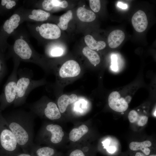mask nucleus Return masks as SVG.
I'll use <instances>...</instances> for the list:
<instances>
[{
    "label": "nucleus",
    "instance_id": "obj_15",
    "mask_svg": "<svg viewBox=\"0 0 156 156\" xmlns=\"http://www.w3.org/2000/svg\"><path fill=\"white\" fill-rule=\"evenodd\" d=\"M77 16L81 21L84 22H91L96 18L95 13L90 10L83 7L79 8L77 11Z\"/></svg>",
    "mask_w": 156,
    "mask_h": 156
},
{
    "label": "nucleus",
    "instance_id": "obj_9",
    "mask_svg": "<svg viewBox=\"0 0 156 156\" xmlns=\"http://www.w3.org/2000/svg\"><path fill=\"white\" fill-rule=\"evenodd\" d=\"M39 31L40 35L47 39H57L60 38L61 35L59 27L55 24H43L39 27Z\"/></svg>",
    "mask_w": 156,
    "mask_h": 156
},
{
    "label": "nucleus",
    "instance_id": "obj_25",
    "mask_svg": "<svg viewBox=\"0 0 156 156\" xmlns=\"http://www.w3.org/2000/svg\"><path fill=\"white\" fill-rule=\"evenodd\" d=\"M89 4L90 8L94 12H99L101 8L100 1L99 0H90Z\"/></svg>",
    "mask_w": 156,
    "mask_h": 156
},
{
    "label": "nucleus",
    "instance_id": "obj_26",
    "mask_svg": "<svg viewBox=\"0 0 156 156\" xmlns=\"http://www.w3.org/2000/svg\"><path fill=\"white\" fill-rule=\"evenodd\" d=\"M111 68L112 70L117 71L118 70V57L115 54H112L111 56Z\"/></svg>",
    "mask_w": 156,
    "mask_h": 156
},
{
    "label": "nucleus",
    "instance_id": "obj_12",
    "mask_svg": "<svg viewBox=\"0 0 156 156\" xmlns=\"http://www.w3.org/2000/svg\"><path fill=\"white\" fill-rule=\"evenodd\" d=\"M125 38V34L122 30L116 29L113 31L109 34L108 38L109 46L112 48H115L118 47Z\"/></svg>",
    "mask_w": 156,
    "mask_h": 156
},
{
    "label": "nucleus",
    "instance_id": "obj_36",
    "mask_svg": "<svg viewBox=\"0 0 156 156\" xmlns=\"http://www.w3.org/2000/svg\"><path fill=\"white\" fill-rule=\"evenodd\" d=\"M149 156H156V155H149Z\"/></svg>",
    "mask_w": 156,
    "mask_h": 156
},
{
    "label": "nucleus",
    "instance_id": "obj_33",
    "mask_svg": "<svg viewBox=\"0 0 156 156\" xmlns=\"http://www.w3.org/2000/svg\"><path fill=\"white\" fill-rule=\"evenodd\" d=\"M14 156H32L29 153L20 152Z\"/></svg>",
    "mask_w": 156,
    "mask_h": 156
},
{
    "label": "nucleus",
    "instance_id": "obj_19",
    "mask_svg": "<svg viewBox=\"0 0 156 156\" xmlns=\"http://www.w3.org/2000/svg\"><path fill=\"white\" fill-rule=\"evenodd\" d=\"M88 131V127L85 125H82L78 128H74L69 133V138L73 142H76L79 140Z\"/></svg>",
    "mask_w": 156,
    "mask_h": 156
},
{
    "label": "nucleus",
    "instance_id": "obj_18",
    "mask_svg": "<svg viewBox=\"0 0 156 156\" xmlns=\"http://www.w3.org/2000/svg\"><path fill=\"white\" fill-rule=\"evenodd\" d=\"M129 121L132 123H136L140 126H143L147 122L148 118L145 115H140L135 110L131 111L128 114Z\"/></svg>",
    "mask_w": 156,
    "mask_h": 156
},
{
    "label": "nucleus",
    "instance_id": "obj_1",
    "mask_svg": "<svg viewBox=\"0 0 156 156\" xmlns=\"http://www.w3.org/2000/svg\"><path fill=\"white\" fill-rule=\"evenodd\" d=\"M36 116L31 111L22 109L13 111L8 115L3 116L23 152L29 153L34 144V124Z\"/></svg>",
    "mask_w": 156,
    "mask_h": 156
},
{
    "label": "nucleus",
    "instance_id": "obj_3",
    "mask_svg": "<svg viewBox=\"0 0 156 156\" xmlns=\"http://www.w3.org/2000/svg\"><path fill=\"white\" fill-rule=\"evenodd\" d=\"M16 138L0 113V156H14L20 152Z\"/></svg>",
    "mask_w": 156,
    "mask_h": 156
},
{
    "label": "nucleus",
    "instance_id": "obj_31",
    "mask_svg": "<svg viewBox=\"0 0 156 156\" xmlns=\"http://www.w3.org/2000/svg\"><path fill=\"white\" fill-rule=\"evenodd\" d=\"M107 151L110 153H114L116 150V147L113 146H109L106 148Z\"/></svg>",
    "mask_w": 156,
    "mask_h": 156
},
{
    "label": "nucleus",
    "instance_id": "obj_17",
    "mask_svg": "<svg viewBox=\"0 0 156 156\" xmlns=\"http://www.w3.org/2000/svg\"><path fill=\"white\" fill-rule=\"evenodd\" d=\"M20 20L19 16L15 14L12 16L9 20H7L3 25V29L8 34H11L14 29L17 28L19 25Z\"/></svg>",
    "mask_w": 156,
    "mask_h": 156
},
{
    "label": "nucleus",
    "instance_id": "obj_32",
    "mask_svg": "<svg viewBox=\"0 0 156 156\" xmlns=\"http://www.w3.org/2000/svg\"><path fill=\"white\" fill-rule=\"evenodd\" d=\"M117 6L119 8L122 9H126L127 8V5L121 2H118L117 3Z\"/></svg>",
    "mask_w": 156,
    "mask_h": 156
},
{
    "label": "nucleus",
    "instance_id": "obj_37",
    "mask_svg": "<svg viewBox=\"0 0 156 156\" xmlns=\"http://www.w3.org/2000/svg\"><path fill=\"white\" fill-rule=\"evenodd\" d=\"M154 115L156 117V110H155V111L154 113Z\"/></svg>",
    "mask_w": 156,
    "mask_h": 156
},
{
    "label": "nucleus",
    "instance_id": "obj_34",
    "mask_svg": "<svg viewBox=\"0 0 156 156\" xmlns=\"http://www.w3.org/2000/svg\"><path fill=\"white\" fill-rule=\"evenodd\" d=\"M135 156H146L144 154L140 152H138L135 154Z\"/></svg>",
    "mask_w": 156,
    "mask_h": 156
},
{
    "label": "nucleus",
    "instance_id": "obj_14",
    "mask_svg": "<svg viewBox=\"0 0 156 156\" xmlns=\"http://www.w3.org/2000/svg\"><path fill=\"white\" fill-rule=\"evenodd\" d=\"M77 99V96L75 94H72L70 95L64 94L60 96L57 101V105L60 112H64L68 106L75 102Z\"/></svg>",
    "mask_w": 156,
    "mask_h": 156
},
{
    "label": "nucleus",
    "instance_id": "obj_30",
    "mask_svg": "<svg viewBox=\"0 0 156 156\" xmlns=\"http://www.w3.org/2000/svg\"><path fill=\"white\" fill-rule=\"evenodd\" d=\"M69 156H85V154L81 150L76 149L72 151Z\"/></svg>",
    "mask_w": 156,
    "mask_h": 156
},
{
    "label": "nucleus",
    "instance_id": "obj_21",
    "mask_svg": "<svg viewBox=\"0 0 156 156\" xmlns=\"http://www.w3.org/2000/svg\"><path fill=\"white\" fill-rule=\"evenodd\" d=\"M82 53L88 58L90 62L95 66L100 63L101 59L99 54L96 52L88 47L83 48Z\"/></svg>",
    "mask_w": 156,
    "mask_h": 156
},
{
    "label": "nucleus",
    "instance_id": "obj_2",
    "mask_svg": "<svg viewBox=\"0 0 156 156\" xmlns=\"http://www.w3.org/2000/svg\"><path fill=\"white\" fill-rule=\"evenodd\" d=\"M18 78L16 87V98L13 104L15 107L24 104L29 93L42 84L41 80L32 79L33 75L31 70L18 71Z\"/></svg>",
    "mask_w": 156,
    "mask_h": 156
},
{
    "label": "nucleus",
    "instance_id": "obj_38",
    "mask_svg": "<svg viewBox=\"0 0 156 156\" xmlns=\"http://www.w3.org/2000/svg\"><path fill=\"white\" fill-rule=\"evenodd\" d=\"M1 66L0 64V71H1Z\"/></svg>",
    "mask_w": 156,
    "mask_h": 156
},
{
    "label": "nucleus",
    "instance_id": "obj_23",
    "mask_svg": "<svg viewBox=\"0 0 156 156\" xmlns=\"http://www.w3.org/2000/svg\"><path fill=\"white\" fill-rule=\"evenodd\" d=\"M72 12L71 10H68L62 15L59 18V22L57 24L58 26L62 30L66 29L68 24L72 18Z\"/></svg>",
    "mask_w": 156,
    "mask_h": 156
},
{
    "label": "nucleus",
    "instance_id": "obj_28",
    "mask_svg": "<svg viewBox=\"0 0 156 156\" xmlns=\"http://www.w3.org/2000/svg\"><path fill=\"white\" fill-rule=\"evenodd\" d=\"M42 6L44 9L47 11L51 10L54 7L52 0H45L42 3Z\"/></svg>",
    "mask_w": 156,
    "mask_h": 156
},
{
    "label": "nucleus",
    "instance_id": "obj_20",
    "mask_svg": "<svg viewBox=\"0 0 156 156\" xmlns=\"http://www.w3.org/2000/svg\"><path fill=\"white\" fill-rule=\"evenodd\" d=\"M84 40L87 47L92 50H97L98 51L104 49L106 46V43L104 41H96L90 35L85 36Z\"/></svg>",
    "mask_w": 156,
    "mask_h": 156
},
{
    "label": "nucleus",
    "instance_id": "obj_13",
    "mask_svg": "<svg viewBox=\"0 0 156 156\" xmlns=\"http://www.w3.org/2000/svg\"><path fill=\"white\" fill-rule=\"evenodd\" d=\"M29 153L32 156H55V151L49 146L41 147L36 144L30 148Z\"/></svg>",
    "mask_w": 156,
    "mask_h": 156
},
{
    "label": "nucleus",
    "instance_id": "obj_7",
    "mask_svg": "<svg viewBox=\"0 0 156 156\" xmlns=\"http://www.w3.org/2000/svg\"><path fill=\"white\" fill-rule=\"evenodd\" d=\"M108 102L110 107L118 112H125L128 107V103L125 99L121 97L120 93L117 91H113L110 94L108 97Z\"/></svg>",
    "mask_w": 156,
    "mask_h": 156
},
{
    "label": "nucleus",
    "instance_id": "obj_29",
    "mask_svg": "<svg viewBox=\"0 0 156 156\" xmlns=\"http://www.w3.org/2000/svg\"><path fill=\"white\" fill-rule=\"evenodd\" d=\"M6 4V8L8 9L12 8L16 4V2L13 0H2L1 4L4 6Z\"/></svg>",
    "mask_w": 156,
    "mask_h": 156
},
{
    "label": "nucleus",
    "instance_id": "obj_11",
    "mask_svg": "<svg viewBox=\"0 0 156 156\" xmlns=\"http://www.w3.org/2000/svg\"><path fill=\"white\" fill-rule=\"evenodd\" d=\"M44 129L49 133V141L52 144H57L62 140L64 133L60 126L49 124L45 126Z\"/></svg>",
    "mask_w": 156,
    "mask_h": 156
},
{
    "label": "nucleus",
    "instance_id": "obj_35",
    "mask_svg": "<svg viewBox=\"0 0 156 156\" xmlns=\"http://www.w3.org/2000/svg\"><path fill=\"white\" fill-rule=\"evenodd\" d=\"M125 99L126 102L128 103L130 102L131 100V97L130 96H127Z\"/></svg>",
    "mask_w": 156,
    "mask_h": 156
},
{
    "label": "nucleus",
    "instance_id": "obj_24",
    "mask_svg": "<svg viewBox=\"0 0 156 156\" xmlns=\"http://www.w3.org/2000/svg\"><path fill=\"white\" fill-rule=\"evenodd\" d=\"M63 53L64 50L62 48L60 47H55L49 51V55L52 57H57L61 56Z\"/></svg>",
    "mask_w": 156,
    "mask_h": 156
},
{
    "label": "nucleus",
    "instance_id": "obj_5",
    "mask_svg": "<svg viewBox=\"0 0 156 156\" xmlns=\"http://www.w3.org/2000/svg\"><path fill=\"white\" fill-rule=\"evenodd\" d=\"M17 72V68L15 66L4 88L5 100L2 103V109L13 104L15 101L16 96V85L18 79Z\"/></svg>",
    "mask_w": 156,
    "mask_h": 156
},
{
    "label": "nucleus",
    "instance_id": "obj_8",
    "mask_svg": "<svg viewBox=\"0 0 156 156\" xmlns=\"http://www.w3.org/2000/svg\"><path fill=\"white\" fill-rule=\"evenodd\" d=\"M13 49L15 53L23 60H29L33 57L31 49L27 43L23 39H19L16 40Z\"/></svg>",
    "mask_w": 156,
    "mask_h": 156
},
{
    "label": "nucleus",
    "instance_id": "obj_10",
    "mask_svg": "<svg viewBox=\"0 0 156 156\" xmlns=\"http://www.w3.org/2000/svg\"><path fill=\"white\" fill-rule=\"evenodd\" d=\"M132 25L136 31L142 32L146 29L148 21L145 13L142 10H139L135 13L131 19Z\"/></svg>",
    "mask_w": 156,
    "mask_h": 156
},
{
    "label": "nucleus",
    "instance_id": "obj_16",
    "mask_svg": "<svg viewBox=\"0 0 156 156\" xmlns=\"http://www.w3.org/2000/svg\"><path fill=\"white\" fill-rule=\"evenodd\" d=\"M151 142L149 140H146L141 142H133L129 145V148L131 150L136 151L141 150L145 155H148L151 152L148 148L151 146Z\"/></svg>",
    "mask_w": 156,
    "mask_h": 156
},
{
    "label": "nucleus",
    "instance_id": "obj_6",
    "mask_svg": "<svg viewBox=\"0 0 156 156\" xmlns=\"http://www.w3.org/2000/svg\"><path fill=\"white\" fill-rule=\"evenodd\" d=\"M81 68L79 64L75 61L70 60L62 65L59 71L60 76L62 78L72 77L79 75Z\"/></svg>",
    "mask_w": 156,
    "mask_h": 156
},
{
    "label": "nucleus",
    "instance_id": "obj_4",
    "mask_svg": "<svg viewBox=\"0 0 156 156\" xmlns=\"http://www.w3.org/2000/svg\"><path fill=\"white\" fill-rule=\"evenodd\" d=\"M32 111L36 116H44L51 120H57L61 117L59 108L56 104L52 101L45 103L42 99L38 100L33 104Z\"/></svg>",
    "mask_w": 156,
    "mask_h": 156
},
{
    "label": "nucleus",
    "instance_id": "obj_22",
    "mask_svg": "<svg viewBox=\"0 0 156 156\" xmlns=\"http://www.w3.org/2000/svg\"><path fill=\"white\" fill-rule=\"evenodd\" d=\"M31 15L29 16V18L34 20L42 21L47 20L50 15L48 12L40 9H34L31 12Z\"/></svg>",
    "mask_w": 156,
    "mask_h": 156
},
{
    "label": "nucleus",
    "instance_id": "obj_27",
    "mask_svg": "<svg viewBox=\"0 0 156 156\" xmlns=\"http://www.w3.org/2000/svg\"><path fill=\"white\" fill-rule=\"evenodd\" d=\"M52 1L54 7H59L64 8L68 5L67 2L65 0H52Z\"/></svg>",
    "mask_w": 156,
    "mask_h": 156
}]
</instances>
